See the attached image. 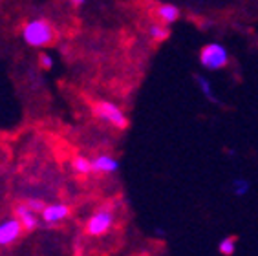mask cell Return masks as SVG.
Segmentation results:
<instances>
[{"label":"cell","instance_id":"obj_4","mask_svg":"<svg viewBox=\"0 0 258 256\" xmlns=\"http://www.w3.org/2000/svg\"><path fill=\"white\" fill-rule=\"evenodd\" d=\"M114 222H115L114 211L108 207H101L88 218V222H86V225H85V231L88 236H94V238L104 236V234L114 227Z\"/></svg>","mask_w":258,"mask_h":256},{"label":"cell","instance_id":"obj_8","mask_svg":"<svg viewBox=\"0 0 258 256\" xmlns=\"http://www.w3.org/2000/svg\"><path fill=\"white\" fill-rule=\"evenodd\" d=\"M15 218L20 222L22 229L28 232L35 231V229L39 227V214L26 207L24 203H19V205L15 207Z\"/></svg>","mask_w":258,"mask_h":256},{"label":"cell","instance_id":"obj_16","mask_svg":"<svg viewBox=\"0 0 258 256\" xmlns=\"http://www.w3.org/2000/svg\"><path fill=\"white\" fill-rule=\"evenodd\" d=\"M39 66L42 70H51L53 68V57L50 53H40L39 55Z\"/></svg>","mask_w":258,"mask_h":256},{"label":"cell","instance_id":"obj_17","mask_svg":"<svg viewBox=\"0 0 258 256\" xmlns=\"http://www.w3.org/2000/svg\"><path fill=\"white\" fill-rule=\"evenodd\" d=\"M88 0H70V4L75 6V8H81V6H85Z\"/></svg>","mask_w":258,"mask_h":256},{"label":"cell","instance_id":"obj_14","mask_svg":"<svg viewBox=\"0 0 258 256\" xmlns=\"http://www.w3.org/2000/svg\"><path fill=\"white\" fill-rule=\"evenodd\" d=\"M218 251L222 256H233L236 252V238L234 236H225L220 240Z\"/></svg>","mask_w":258,"mask_h":256},{"label":"cell","instance_id":"obj_10","mask_svg":"<svg viewBox=\"0 0 258 256\" xmlns=\"http://www.w3.org/2000/svg\"><path fill=\"white\" fill-rule=\"evenodd\" d=\"M196 84H198V90L202 92V95L207 99L209 103H218L216 94H214V90H213V83H211L205 75H196Z\"/></svg>","mask_w":258,"mask_h":256},{"label":"cell","instance_id":"obj_3","mask_svg":"<svg viewBox=\"0 0 258 256\" xmlns=\"http://www.w3.org/2000/svg\"><path fill=\"white\" fill-rule=\"evenodd\" d=\"M200 64L207 72H218L229 64V49L222 42H207L200 49Z\"/></svg>","mask_w":258,"mask_h":256},{"label":"cell","instance_id":"obj_11","mask_svg":"<svg viewBox=\"0 0 258 256\" xmlns=\"http://www.w3.org/2000/svg\"><path fill=\"white\" fill-rule=\"evenodd\" d=\"M149 37L154 42H163L169 39V28L161 22H152V24H149Z\"/></svg>","mask_w":258,"mask_h":256},{"label":"cell","instance_id":"obj_1","mask_svg":"<svg viewBox=\"0 0 258 256\" xmlns=\"http://www.w3.org/2000/svg\"><path fill=\"white\" fill-rule=\"evenodd\" d=\"M55 39V30L50 20L46 19H31L22 26V40L30 48L42 49L50 46Z\"/></svg>","mask_w":258,"mask_h":256},{"label":"cell","instance_id":"obj_6","mask_svg":"<svg viewBox=\"0 0 258 256\" xmlns=\"http://www.w3.org/2000/svg\"><path fill=\"white\" fill-rule=\"evenodd\" d=\"M68 216L70 205H66V203H51V205H46L40 212V218L46 225H55V223L64 222Z\"/></svg>","mask_w":258,"mask_h":256},{"label":"cell","instance_id":"obj_5","mask_svg":"<svg viewBox=\"0 0 258 256\" xmlns=\"http://www.w3.org/2000/svg\"><path fill=\"white\" fill-rule=\"evenodd\" d=\"M22 232H24V229L17 218H8L4 222H0V247L15 243Z\"/></svg>","mask_w":258,"mask_h":256},{"label":"cell","instance_id":"obj_15","mask_svg":"<svg viewBox=\"0 0 258 256\" xmlns=\"http://www.w3.org/2000/svg\"><path fill=\"white\" fill-rule=\"evenodd\" d=\"M24 205L28 209H31L33 212H37V214H40V212H42V209L46 207V203L42 202L40 198H28V200L24 202Z\"/></svg>","mask_w":258,"mask_h":256},{"label":"cell","instance_id":"obj_2","mask_svg":"<svg viewBox=\"0 0 258 256\" xmlns=\"http://www.w3.org/2000/svg\"><path fill=\"white\" fill-rule=\"evenodd\" d=\"M94 115L108 126L115 128V130H126L128 128L126 113L123 112L119 104L112 103V101H97L94 104Z\"/></svg>","mask_w":258,"mask_h":256},{"label":"cell","instance_id":"obj_9","mask_svg":"<svg viewBox=\"0 0 258 256\" xmlns=\"http://www.w3.org/2000/svg\"><path fill=\"white\" fill-rule=\"evenodd\" d=\"M156 17L161 24L169 26L174 24V22H178L179 17H181V10H179L176 4H159L156 8Z\"/></svg>","mask_w":258,"mask_h":256},{"label":"cell","instance_id":"obj_12","mask_svg":"<svg viewBox=\"0 0 258 256\" xmlns=\"http://www.w3.org/2000/svg\"><path fill=\"white\" fill-rule=\"evenodd\" d=\"M72 168L81 176H88L92 174V159H88L86 156H75L72 161Z\"/></svg>","mask_w":258,"mask_h":256},{"label":"cell","instance_id":"obj_7","mask_svg":"<svg viewBox=\"0 0 258 256\" xmlns=\"http://www.w3.org/2000/svg\"><path fill=\"white\" fill-rule=\"evenodd\" d=\"M119 167V159H115L110 154H99L92 159V172L94 174H115Z\"/></svg>","mask_w":258,"mask_h":256},{"label":"cell","instance_id":"obj_18","mask_svg":"<svg viewBox=\"0 0 258 256\" xmlns=\"http://www.w3.org/2000/svg\"><path fill=\"white\" fill-rule=\"evenodd\" d=\"M156 234H158V236H163V234H165L163 229H156Z\"/></svg>","mask_w":258,"mask_h":256},{"label":"cell","instance_id":"obj_13","mask_svg":"<svg viewBox=\"0 0 258 256\" xmlns=\"http://www.w3.org/2000/svg\"><path fill=\"white\" fill-rule=\"evenodd\" d=\"M233 194L234 196H238V198H242V196H245L249 190H251V181H249L247 177H234L233 179Z\"/></svg>","mask_w":258,"mask_h":256}]
</instances>
